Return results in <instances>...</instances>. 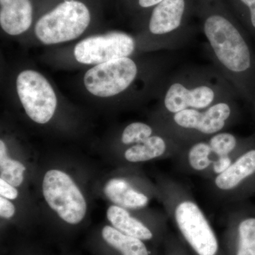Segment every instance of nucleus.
I'll return each mask as SVG.
<instances>
[{
	"label": "nucleus",
	"mask_w": 255,
	"mask_h": 255,
	"mask_svg": "<svg viewBox=\"0 0 255 255\" xmlns=\"http://www.w3.org/2000/svg\"><path fill=\"white\" fill-rule=\"evenodd\" d=\"M210 181L211 194L225 204H243L255 196V142L238 155L227 170Z\"/></svg>",
	"instance_id": "10"
},
{
	"label": "nucleus",
	"mask_w": 255,
	"mask_h": 255,
	"mask_svg": "<svg viewBox=\"0 0 255 255\" xmlns=\"http://www.w3.org/2000/svg\"><path fill=\"white\" fill-rule=\"evenodd\" d=\"M161 194L169 217L193 253L219 255V242L214 228L187 188L167 179L161 186Z\"/></svg>",
	"instance_id": "7"
},
{
	"label": "nucleus",
	"mask_w": 255,
	"mask_h": 255,
	"mask_svg": "<svg viewBox=\"0 0 255 255\" xmlns=\"http://www.w3.org/2000/svg\"><path fill=\"white\" fill-rule=\"evenodd\" d=\"M164 0H131L125 6V10L131 18L132 26H135L152 8Z\"/></svg>",
	"instance_id": "22"
},
{
	"label": "nucleus",
	"mask_w": 255,
	"mask_h": 255,
	"mask_svg": "<svg viewBox=\"0 0 255 255\" xmlns=\"http://www.w3.org/2000/svg\"><path fill=\"white\" fill-rule=\"evenodd\" d=\"M194 19L195 0H164L134 26L142 53L185 46L195 33Z\"/></svg>",
	"instance_id": "5"
},
{
	"label": "nucleus",
	"mask_w": 255,
	"mask_h": 255,
	"mask_svg": "<svg viewBox=\"0 0 255 255\" xmlns=\"http://www.w3.org/2000/svg\"><path fill=\"white\" fill-rule=\"evenodd\" d=\"M42 0H0L1 33L26 43L38 17Z\"/></svg>",
	"instance_id": "12"
},
{
	"label": "nucleus",
	"mask_w": 255,
	"mask_h": 255,
	"mask_svg": "<svg viewBox=\"0 0 255 255\" xmlns=\"http://www.w3.org/2000/svg\"><path fill=\"white\" fill-rule=\"evenodd\" d=\"M174 62L169 55L145 53L85 69L81 87L100 101L135 104L158 97Z\"/></svg>",
	"instance_id": "2"
},
{
	"label": "nucleus",
	"mask_w": 255,
	"mask_h": 255,
	"mask_svg": "<svg viewBox=\"0 0 255 255\" xmlns=\"http://www.w3.org/2000/svg\"><path fill=\"white\" fill-rule=\"evenodd\" d=\"M184 172L207 177L214 159V155L208 139L192 142L184 147L176 157Z\"/></svg>",
	"instance_id": "16"
},
{
	"label": "nucleus",
	"mask_w": 255,
	"mask_h": 255,
	"mask_svg": "<svg viewBox=\"0 0 255 255\" xmlns=\"http://www.w3.org/2000/svg\"><path fill=\"white\" fill-rule=\"evenodd\" d=\"M251 105V107H253V114H254V117L255 119V87L254 90V94H253V100H252ZM254 135L255 136V134Z\"/></svg>",
	"instance_id": "25"
},
{
	"label": "nucleus",
	"mask_w": 255,
	"mask_h": 255,
	"mask_svg": "<svg viewBox=\"0 0 255 255\" xmlns=\"http://www.w3.org/2000/svg\"><path fill=\"white\" fill-rule=\"evenodd\" d=\"M104 193L115 205L128 210L146 207L150 197L125 178H112L106 183Z\"/></svg>",
	"instance_id": "15"
},
{
	"label": "nucleus",
	"mask_w": 255,
	"mask_h": 255,
	"mask_svg": "<svg viewBox=\"0 0 255 255\" xmlns=\"http://www.w3.org/2000/svg\"><path fill=\"white\" fill-rule=\"evenodd\" d=\"M106 0H42L27 44L61 47L103 31Z\"/></svg>",
	"instance_id": "3"
},
{
	"label": "nucleus",
	"mask_w": 255,
	"mask_h": 255,
	"mask_svg": "<svg viewBox=\"0 0 255 255\" xmlns=\"http://www.w3.org/2000/svg\"><path fill=\"white\" fill-rule=\"evenodd\" d=\"M11 90L28 118L38 125H46L54 118L63 97L51 80L33 67L15 72Z\"/></svg>",
	"instance_id": "9"
},
{
	"label": "nucleus",
	"mask_w": 255,
	"mask_h": 255,
	"mask_svg": "<svg viewBox=\"0 0 255 255\" xmlns=\"http://www.w3.org/2000/svg\"><path fill=\"white\" fill-rule=\"evenodd\" d=\"M141 54L143 53L135 33L109 30L53 48L45 58L55 67L87 69L118 58Z\"/></svg>",
	"instance_id": "6"
},
{
	"label": "nucleus",
	"mask_w": 255,
	"mask_h": 255,
	"mask_svg": "<svg viewBox=\"0 0 255 255\" xmlns=\"http://www.w3.org/2000/svg\"><path fill=\"white\" fill-rule=\"evenodd\" d=\"M196 19L214 66L251 105L255 87V51L251 37L227 0H195Z\"/></svg>",
	"instance_id": "1"
},
{
	"label": "nucleus",
	"mask_w": 255,
	"mask_h": 255,
	"mask_svg": "<svg viewBox=\"0 0 255 255\" xmlns=\"http://www.w3.org/2000/svg\"><path fill=\"white\" fill-rule=\"evenodd\" d=\"M26 167L22 162L10 158L8 147L4 140H0V178L15 187L23 182Z\"/></svg>",
	"instance_id": "19"
},
{
	"label": "nucleus",
	"mask_w": 255,
	"mask_h": 255,
	"mask_svg": "<svg viewBox=\"0 0 255 255\" xmlns=\"http://www.w3.org/2000/svg\"><path fill=\"white\" fill-rule=\"evenodd\" d=\"M237 98L231 84L214 66L185 67L170 72L166 78L157 97L156 118L189 109L204 110Z\"/></svg>",
	"instance_id": "4"
},
{
	"label": "nucleus",
	"mask_w": 255,
	"mask_h": 255,
	"mask_svg": "<svg viewBox=\"0 0 255 255\" xmlns=\"http://www.w3.org/2000/svg\"><path fill=\"white\" fill-rule=\"evenodd\" d=\"M233 12L252 39L255 40V0H227Z\"/></svg>",
	"instance_id": "20"
},
{
	"label": "nucleus",
	"mask_w": 255,
	"mask_h": 255,
	"mask_svg": "<svg viewBox=\"0 0 255 255\" xmlns=\"http://www.w3.org/2000/svg\"><path fill=\"white\" fill-rule=\"evenodd\" d=\"M184 147L182 142L161 130L143 141L127 147L124 155L130 163H140L164 157H177Z\"/></svg>",
	"instance_id": "13"
},
{
	"label": "nucleus",
	"mask_w": 255,
	"mask_h": 255,
	"mask_svg": "<svg viewBox=\"0 0 255 255\" xmlns=\"http://www.w3.org/2000/svg\"><path fill=\"white\" fill-rule=\"evenodd\" d=\"M0 195L9 200H14L18 196L16 188L0 178Z\"/></svg>",
	"instance_id": "23"
},
{
	"label": "nucleus",
	"mask_w": 255,
	"mask_h": 255,
	"mask_svg": "<svg viewBox=\"0 0 255 255\" xmlns=\"http://www.w3.org/2000/svg\"><path fill=\"white\" fill-rule=\"evenodd\" d=\"M233 255H255V212L253 207L239 206L228 215Z\"/></svg>",
	"instance_id": "14"
},
{
	"label": "nucleus",
	"mask_w": 255,
	"mask_h": 255,
	"mask_svg": "<svg viewBox=\"0 0 255 255\" xmlns=\"http://www.w3.org/2000/svg\"><path fill=\"white\" fill-rule=\"evenodd\" d=\"M119 1H120V2L122 3V5H123L124 7H125V6H127L130 1H131V0H119Z\"/></svg>",
	"instance_id": "26"
},
{
	"label": "nucleus",
	"mask_w": 255,
	"mask_h": 255,
	"mask_svg": "<svg viewBox=\"0 0 255 255\" xmlns=\"http://www.w3.org/2000/svg\"><path fill=\"white\" fill-rule=\"evenodd\" d=\"M241 117L237 99L223 100L204 110H186L156 118L157 126L171 137L187 146L226 131Z\"/></svg>",
	"instance_id": "8"
},
{
	"label": "nucleus",
	"mask_w": 255,
	"mask_h": 255,
	"mask_svg": "<svg viewBox=\"0 0 255 255\" xmlns=\"http://www.w3.org/2000/svg\"><path fill=\"white\" fill-rule=\"evenodd\" d=\"M42 191L50 209L65 222L77 225L85 219V196L68 174L59 169L48 170L43 177Z\"/></svg>",
	"instance_id": "11"
},
{
	"label": "nucleus",
	"mask_w": 255,
	"mask_h": 255,
	"mask_svg": "<svg viewBox=\"0 0 255 255\" xmlns=\"http://www.w3.org/2000/svg\"><path fill=\"white\" fill-rule=\"evenodd\" d=\"M104 241L122 255H150L144 241L127 236L113 226H106L102 231Z\"/></svg>",
	"instance_id": "18"
},
{
	"label": "nucleus",
	"mask_w": 255,
	"mask_h": 255,
	"mask_svg": "<svg viewBox=\"0 0 255 255\" xmlns=\"http://www.w3.org/2000/svg\"><path fill=\"white\" fill-rule=\"evenodd\" d=\"M155 126L154 127L152 124L141 122L128 124L121 134V142L128 147L143 141L160 131L161 129L156 124Z\"/></svg>",
	"instance_id": "21"
},
{
	"label": "nucleus",
	"mask_w": 255,
	"mask_h": 255,
	"mask_svg": "<svg viewBox=\"0 0 255 255\" xmlns=\"http://www.w3.org/2000/svg\"><path fill=\"white\" fill-rule=\"evenodd\" d=\"M107 217L112 226L121 233L142 241H152L154 233L141 220L130 214L129 210L112 205L107 211Z\"/></svg>",
	"instance_id": "17"
},
{
	"label": "nucleus",
	"mask_w": 255,
	"mask_h": 255,
	"mask_svg": "<svg viewBox=\"0 0 255 255\" xmlns=\"http://www.w3.org/2000/svg\"><path fill=\"white\" fill-rule=\"evenodd\" d=\"M253 209L254 210V211L255 212V206H253Z\"/></svg>",
	"instance_id": "27"
},
{
	"label": "nucleus",
	"mask_w": 255,
	"mask_h": 255,
	"mask_svg": "<svg viewBox=\"0 0 255 255\" xmlns=\"http://www.w3.org/2000/svg\"><path fill=\"white\" fill-rule=\"evenodd\" d=\"M16 209L9 199L1 196L0 197V216L2 219H10L14 216Z\"/></svg>",
	"instance_id": "24"
}]
</instances>
